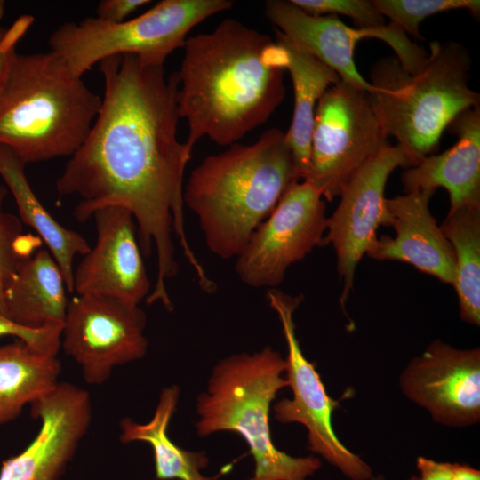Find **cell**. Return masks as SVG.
Returning a JSON list of instances; mask_svg holds the SVG:
<instances>
[{
    "label": "cell",
    "instance_id": "cell-1",
    "mask_svg": "<svg viewBox=\"0 0 480 480\" xmlns=\"http://www.w3.org/2000/svg\"><path fill=\"white\" fill-rule=\"evenodd\" d=\"M99 64L104 79L100 111L56 189L61 196L82 197L74 210L80 222L108 206L132 214L142 255L149 256L153 246L156 252V279L146 301L170 309L166 282L179 272L172 233L200 289L208 292L215 285L186 235L183 179L192 149L177 137L178 75L167 76L164 66L133 54L111 56Z\"/></svg>",
    "mask_w": 480,
    "mask_h": 480
},
{
    "label": "cell",
    "instance_id": "cell-2",
    "mask_svg": "<svg viewBox=\"0 0 480 480\" xmlns=\"http://www.w3.org/2000/svg\"><path fill=\"white\" fill-rule=\"evenodd\" d=\"M183 48L178 109L191 149L204 136L221 146L237 143L284 100L285 53L268 35L227 19L187 38Z\"/></svg>",
    "mask_w": 480,
    "mask_h": 480
},
{
    "label": "cell",
    "instance_id": "cell-3",
    "mask_svg": "<svg viewBox=\"0 0 480 480\" xmlns=\"http://www.w3.org/2000/svg\"><path fill=\"white\" fill-rule=\"evenodd\" d=\"M298 181L285 132L272 128L251 145L234 143L206 156L192 170L183 200L196 215L208 249L229 260Z\"/></svg>",
    "mask_w": 480,
    "mask_h": 480
},
{
    "label": "cell",
    "instance_id": "cell-4",
    "mask_svg": "<svg viewBox=\"0 0 480 480\" xmlns=\"http://www.w3.org/2000/svg\"><path fill=\"white\" fill-rule=\"evenodd\" d=\"M100 106L101 98L55 52H17L0 93V145L26 164L71 156Z\"/></svg>",
    "mask_w": 480,
    "mask_h": 480
},
{
    "label": "cell",
    "instance_id": "cell-5",
    "mask_svg": "<svg viewBox=\"0 0 480 480\" xmlns=\"http://www.w3.org/2000/svg\"><path fill=\"white\" fill-rule=\"evenodd\" d=\"M285 371L286 360L270 346L231 355L215 364L206 390L197 396V436L239 435L254 461L253 476L246 480H308L322 467L318 457L289 455L272 441L270 407L288 387Z\"/></svg>",
    "mask_w": 480,
    "mask_h": 480
},
{
    "label": "cell",
    "instance_id": "cell-6",
    "mask_svg": "<svg viewBox=\"0 0 480 480\" xmlns=\"http://www.w3.org/2000/svg\"><path fill=\"white\" fill-rule=\"evenodd\" d=\"M471 63L463 45L435 41L415 74L405 71L395 58L372 67L369 100L385 132L396 138L411 166L436 151L443 132L460 113L480 105L479 93L468 85Z\"/></svg>",
    "mask_w": 480,
    "mask_h": 480
},
{
    "label": "cell",
    "instance_id": "cell-7",
    "mask_svg": "<svg viewBox=\"0 0 480 480\" xmlns=\"http://www.w3.org/2000/svg\"><path fill=\"white\" fill-rule=\"evenodd\" d=\"M232 5L230 0H163L120 23L96 16L63 23L48 44L78 76L116 55L133 54L148 64L164 66L172 52L184 46L195 26Z\"/></svg>",
    "mask_w": 480,
    "mask_h": 480
},
{
    "label": "cell",
    "instance_id": "cell-8",
    "mask_svg": "<svg viewBox=\"0 0 480 480\" xmlns=\"http://www.w3.org/2000/svg\"><path fill=\"white\" fill-rule=\"evenodd\" d=\"M387 138L368 92L340 80L317 102L304 180L332 201L350 178L388 145Z\"/></svg>",
    "mask_w": 480,
    "mask_h": 480
},
{
    "label": "cell",
    "instance_id": "cell-9",
    "mask_svg": "<svg viewBox=\"0 0 480 480\" xmlns=\"http://www.w3.org/2000/svg\"><path fill=\"white\" fill-rule=\"evenodd\" d=\"M269 307L277 314L287 345L285 378L292 397L284 398L272 408L280 423H299L308 435V449L336 468L349 480H371V466L346 447L337 436L332 415L338 402L326 392L315 364L309 362L300 346L295 332L293 314L303 300L276 288L266 294Z\"/></svg>",
    "mask_w": 480,
    "mask_h": 480
},
{
    "label": "cell",
    "instance_id": "cell-10",
    "mask_svg": "<svg viewBox=\"0 0 480 480\" xmlns=\"http://www.w3.org/2000/svg\"><path fill=\"white\" fill-rule=\"evenodd\" d=\"M326 225L320 192L308 180L294 183L236 258V274L251 287H276L291 265L321 246Z\"/></svg>",
    "mask_w": 480,
    "mask_h": 480
},
{
    "label": "cell",
    "instance_id": "cell-11",
    "mask_svg": "<svg viewBox=\"0 0 480 480\" xmlns=\"http://www.w3.org/2000/svg\"><path fill=\"white\" fill-rule=\"evenodd\" d=\"M145 312L118 299L78 295L68 304L61 346L91 385H101L118 365L141 359L148 351Z\"/></svg>",
    "mask_w": 480,
    "mask_h": 480
},
{
    "label": "cell",
    "instance_id": "cell-12",
    "mask_svg": "<svg viewBox=\"0 0 480 480\" xmlns=\"http://www.w3.org/2000/svg\"><path fill=\"white\" fill-rule=\"evenodd\" d=\"M399 166L411 167L409 158L399 145L388 144L350 178L339 196L337 208L327 218L321 246L332 244L335 251L337 270L343 283L342 306L353 289L359 261L383 225L386 183Z\"/></svg>",
    "mask_w": 480,
    "mask_h": 480
},
{
    "label": "cell",
    "instance_id": "cell-13",
    "mask_svg": "<svg viewBox=\"0 0 480 480\" xmlns=\"http://www.w3.org/2000/svg\"><path fill=\"white\" fill-rule=\"evenodd\" d=\"M399 386L436 423L475 425L480 420V348L460 349L435 340L406 364Z\"/></svg>",
    "mask_w": 480,
    "mask_h": 480
},
{
    "label": "cell",
    "instance_id": "cell-14",
    "mask_svg": "<svg viewBox=\"0 0 480 480\" xmlns=\"http://www.w3.org/2000/svg\"><path fill=\"white\" fill-rule=\"evenodd\" d=\"M29 405L40 428L20 453L3 461L0 480H58L90 428V395L72 383L59 382Z\"/></svg>",
    "mask_w": 480,
    "mask_h": 480
},
{
    "label": "cell",
    "instance_id": "cell-15",
    "mask_svg": "<svg viewBox=\"0 0 480 480\" xmlns=\"http://www.w3.org/2000/svg\"><path fill=\"white\" fill-rule=\"evenodd\" d=\"M97 239L74 270L78 295H101L139 305L151 292V284L138 242L132 214L108 206L92 215Z\"/></svg>",
    "mask_w": 480,
    "mask_h": 480
},
{
    "label": "cell",
    "instance_id": "cell-16",
    "mask_svg": "<svg viewBox=\"0 0 480 480\" xmlns=\"http://www.w3.org/2000/svg\"><path fill=\"white\" fill-rule=\"evenodd\" d=\"M268 20L291 46L307 52L337 73L340 80L367 92L372 84L358 72L354 50L360 39L376 37L388 43L396 53L409 44L406 34L393 23L380 28H352L337 15H310L290 1L265 3Z\"/></svg>",
    "mask_w": 480,
    "mask_h": 480
},
{
    "label": "cell",
    "instance_id": "cell-17",
    "mask_svg": "<svg viewBox=\"0 0 480 480\" xmlns=\"http://www.w3.org/2000/svg\"><path fill=\"white\" fill-rule=\"evenodd\" d=\"M434 191H411L386 198L382 226L394 228L395 236L375 237L366 254L376 260H397L436 277L454 280L455 262L451 244L429 210Z\"/></svg>",
    "mask_w": 480,
    "mask_h": 480
},
{
    "label": "cell",
    "instance_id": "cell-18",
    "mask_svg": "<svg viewBox=\"0 0 480 480\" xmlns=\"http://www.w3.org/2000/svg\"><path fill=\"white\" fill-rule=\"evenodd\" d=\"M458 137L446 151L429 155L402 174L404 193L436 191L449 194L450 209L480 204V105L460 113L447 126Z\"/></svg>",
    "mask_w": 480,
    "mask_h": 480
},
{
    "label": "cell",
    "instance_id": "cell-19",
    "mask_svg": "<svg viewBox=\"0 0 480 480\" xmlns=\"http://www.w3.org/2000/svg\"><path fill=\"white\" fill-rule=\"evenodd\" d=\"M62 272L44 249L22 260L4 292L6 316L27 328L63 325L68 301Z\"/></svg>",
    "mask_w": 480,
    "mask_h": 480
},
{
    "label": "cell",
    "instance_id": "cell-20",
    "mask_svg": "<svg viewBox=\"0 0 480 480\" xmlns=\"http://www.w3.org/2000/svg\"><path fill=\"white\" fill-rule=\"evenodd\" d=\"M25 166L10 148L0 145V175L13 196L20 220L46 244L62 272L68 291L72 292L74 258L76 254L85 255L91 247L79 233L63 227L44 208L28 183Z\"/></svg>",
    "mask_w": 480,
    "mask_h": 480
},
{
    "label": "cell",
    "instance_id": "cell-21",
    "mask_svg": "<svg viewBox=\"0 0 480 480\" xmlns=\"http://www.w3.org/2000/svg\"><path fill=\"white\" fill-rule=\"evenodd\" d=\"M276 42L284 50L285 70L292 77L294 109L286 140L292 151L298 175L304 180L308 173L315 112L326 90L340 81L335 71L316 57L291 46L277 33Z\"/></svg>",
    "mask_w": 480,
    "mask_h": 480
},
{
    "label": "cell",
    "instance_id": "cell-22",
    "mask_svg": "<svg viewBox=\"0 0 480 480\" xmlns=\"http://www.w3.org/2000/svg\"><path fill=\"white\" fill-rule=\"evenodd\" d=\"M179 396L180 388L176 385L164 388L149 421L142 424L124 418L120 421V441L124 444L144 442L151 446L158 480H220V475L205 476L201 473L209 464L204 452L184 450L168 436Z\"/></svg>",
    "mask_w": 480,
    "mask_h": 480
},
{
    "label": "cell",
    "instance_id": "cell-23",
    "mask_svg": "<svg viewBox=\"0 0 480 480\" xmlns=\"http://www.w3.org/2000/svg\"><path fill=\"white\" fill-rule=\"evenodd\" d=\"M60 372L57 356L20 340L0 346V425L15 420L25 405L52 391Z\"/></svg>",
    "mask_w": 480,
    "mask_h": 480
},
{
    "label": "cell",
    "instance_id": "cell-24",
    "mask_svg": "<svg viewBox=\"0 0 480 480\" xmlns=\"http://www.w3.org/2000/svg\"><path fill=\"white\" fill-rule=\"evenodd\" d=\"M454 253L453 287L464 322L480 325V204L449 210L440 226Z\"/></svg>",
    "mask_w": 480,
    "mask_h": 480
},
{
    "label": "cell",
    "instance_id": "cell-25",
    "mask_svg": "<svg viewBox=\"0 0 480 480\" xmlns=\"http://www.w3.org/2000/svg\"><path fill=\"white\" fill-rule=\"evenodd\" d=\"M7 193V188L0 185V312L5 316V289L22 260L33 255L42 243L40 237L23 235L20 220L3 210Z\"/></svg>",
    "mask_w": 480,
    "mask_h": 480
},
{
    "label": "cell",
    "instance_id": "cell-26",
    "mask_svg": "<svg viewBox=\"0 0 480 480\" xmlns=\"http://www.w3.org/2000/svg\"><path fill=\"white\" fill-rule=\"evenodd\" d=\"M376 9L399 27L406 35L424 40L420 33V23L428 17L457 9L480 12L479 0H372Z\"/></svg>",
    "mask_w": 480,
    "mask_h": 480
},
{
    "label": "cell",
    "instance_id": "cell-27",
    "mask_svg": "<svg viewBox=\"0 0 480 480\" xmlns=\"http://www.w3.org/2000/svg\"><path fill=\"white\" fill-rule=\"evenodd\" d=\"M310 15L342 14L349 17L360 28H380L387 25L384 16L372 0H291Z\"/></svg>",
    "mask_w": 480,
    "mask_h": 480
},
{
    "label": "cell",
    "instance_id": "cell-28",
    "mask_svg": "<svg viewBox=\"0 0 480 480\" xmlns=\"http://www.w3.org/2000/svg\"><path fill=\"white\" fill-rule=\"evenodd\" d=\"M63 325L49 324L40 328L20 326L0 312V338L14 336L36 349L57 356L61 346Z\"/></svg>",
    "mask_w": 480,
    "mask_h": 480
},
{
    "label": "cell",
    "instance_id": "cell-29",
    "mask_svg": "<svg viewBox=\"0 0 480 480\" xmlns=\"http://www.w3.org/2000/svg\"><path fill=\"white\" fill-rule=\"evenodd\" d=\"M34 21L29 15L19 17L10 27L0 26V93L5 84L16 48Z\"/></svg>",
    "mask_w": 480,
    "mask_h": 480
},
{
    "label": "cell",
    "instance_id": "cell-30",
    "mask_svg": "<svg viewBox=\"0 0 480 480\" xmlns=\"http://www.w3.org/2000/svg\"><path fill=\"white\" fill-rule=\"evenodd\" d=\"M150 3L148 0H103L96 9V17L108 22L120 23L139 8Z\"/></svg>",
    "mask_w": 480,
    "mask_h": 480
},
{
    "label": "cell",
    "instance_id": "cell-31",
    "mask_svg": "<svg viewBox=\"0 0 480 480\" xmlns=\"http://www.w3.org/2000/svg\"><path fill=\"white\" fill-rule=\"evenodd\" d=\"M420 480H451L452 463L420 456L416 460Z\"/></svg>",
    "mask_w": 480,
    "mask_h": 480
},
{
    "label": "cell",
    "instance_id": "cell-32",
    "mask_svg": "<svg viewBox=\"0 0 480 480\" xmlns=\"http://www.w3.org/2000/svg\"><path fill=\"white\" fill-rule=\"evenodd\" d=\"M451 480H480V470L467 464L452 463Z\"/></svg>",
    "mask_w": 480,
    "mask_h": 480
},
{
    "label": "cell",
    "instance_id": "cell-33",
    "mask_svg": "<svg viewBox=\"0 0 480 480\" xmlns=\"http://www.w3.org/2000/svg\"><path fill=\"white\" fill-rule=\"evenodd\" d=\"M5 6H6L5 1L0 0V20L4 18L5 14Z\"/></svg>",
    "mask_w": 480,
    "mask_h": 480
},
{
    "label": "cell",
    "instance_id": "cell-34",
    "mask_svg": "<svg viewBox=\"0 0 480 480\" xmlns=\"http://www.w3.org/2000/svg\"><path fill=\"white\" fill-rule=\"evenodd\" d=\"M371 480H388L383 475L373 476Z\"/></svg>",
    "mask_w": 480,
    "mask_h": 480
},
{
    "label": "cell",
    "instance_id": "cell-35",
    "mask_svg": "<svg viewBox=\"0 0 480 480\" xmlns=\"http://www.w3.org/2000/svg\"><path fill=\"white\" fill-rule=\"evenodd\" d=\"M409 480H420L418 476H412Z\"/></svg>",
    "mask_w": 480,
    "mask_h": 480
}]
</instances>
